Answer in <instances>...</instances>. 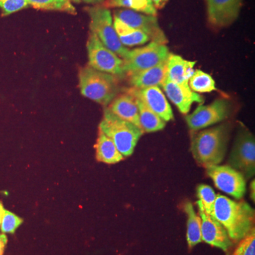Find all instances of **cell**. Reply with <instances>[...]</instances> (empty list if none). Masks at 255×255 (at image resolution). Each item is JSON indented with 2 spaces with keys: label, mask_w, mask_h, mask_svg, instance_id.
I'll use <instances>...</instances> for the list:
<instances>
[{
  "label": "cell",
  "mask_w": 255,
  "mask_h": 255,
  "mask_svg": "<svg viewBox=\"0 0 255 255\" xmlns=\"http://www.w3.org/2000/svg\"><path fill=\"white\" fill-rule=\"evenodd\" d=\"M206 173L219 190L241 200L246 192V179L239 171L229 165H214L206 168Z\"/></svg>",
  "instance_id": "cell-10"
},
{
  "label": "cell",
  "mask_w": 255,
  "mask_h": 255,
  "mask_svg": "<svg viewBox=\"0 0 255 255\" xmlns=\"http://www.w3.org/2000/svg\"><path fill=\"white\" fill-rule=\"evenodd\" d=\"M132 93L152 112L157 114L164 122L174 120L172 107L159 87H151L144 89L130 88Z\"/></svg>",
  "instance_id": "cell-14"
},
{
  "label": "cell",
  "mask_w": 255,
  "mask_h": 255,
  "mask_svg": "<svg viewBox=\"0 0 255 255\" xmlns=\"http://www.w3.org/2000/svg\"><path fill=\"white\" fill-rule=\"evenodd\" d=\"M106 7H122L142 14L157 16V9L151 0H107Z\"/></svg>",
  "instance_id": "cell-23"
},
{
  "label": "cell",
  "mask_w": 255,
  "mask_h": 255,
  "mask_svg": "<svg viewBox=\"0 0 255 255\" xmlns=\"http://www.w3.org/2000/svg\"><path fill=\"white\" fill-rule=\"evenodd\" d=\"M90 18V32L93 33L109 49L122 59L127 58L129 49L122 44L114 26L113 18L110 10L104 6L86 8Z\"/></svg>",
  "instance_id": "cell-5"
},
{
  "label": "cell",
  "mask_w": 255,
  "mask_h": 255,
  "mask_svg": "<svg viewBox=\"0 0 255 255\" xmlns=\"http://www.w3.org/2000/svg\"><path fill=\"white\" fill-rule=\"evenodd\" d=\"M217 194L214 189L206 184H200L196 189V196L199 200L196 204H199L208 214H212L215 201Z\"/></svg>",
  "instance_id": "cell-26"
},
{
  "label": "cell",
  "mask_w": 255,
  "mask_h": 255,
  "mask_svg": "<svg viewBox=\"0 0 255 255\" xmlns=\"http://www.w3.org/2000/svg\"><path fill=\"white\" fill-rule=\"evenodd\" d=\"M166 61L151 68L128 73L129 83L132 87L135 89H144L151 87H160L167 78Z\"/></svg>",
  "instance_id": "cell-17"
},
{
  "label": "cell",
  "mask_w": 255,
  "mask_h": 255,
  "mask_svg": "<svg viewBox=\"0 0 255 255\" xmlns=\"http://www.w3.org/2000/svg\"><path fill=\"white\" fill-rule=\"evenodd\" d=\"M169 54L166 45L150 41L145 46L129 50L127 58L123 60L124 71L130 73L152 68L165 62Z\"/></svg>",
  "instance_id": "cell-9"
},
{
  "label": "cell",
  "mask_w": 255,
  "mask_h": 255,
  "mask_svg": "<svg viewBox=\"0 0 255 255\" xmlns=\"http://www.w3.org/2000/svg\"><path fill=\"white\" fill-rule=\"evenodd\" d=\"M114 26L117 36L124 46H140L150 41L149 37L143 32L130 27L127 23L114 16Z\"/></svg>",
  "instance_id": "cell-20"
},
{
  "label": "cell",
  "mask_w": 255,
  "mask_h": 255,
  "mask_svg": "<svg viewBox=\"0 0 255 255\" xmlns=\"http://www.w3.org/2000/svg\"><path fill=\"white\" fill-rule=\"evenodd\" d=\"M137 103L139 111V122L142 132H154L163 130L167 122L152 112L138 98H137Z\"/></svg>",
  "instance_id": "cell-21"
},
{
  "label": "cell",
  "mask_w": 255,
  "mask_h": 255,
  "mask_svg": "<svg viewBox=\"0 0 255 255\" xmlns=\"http://www.w3.org/2000/svg\"><path fill=\"white\" fill-rule=\"evenodd\" d=\"M99 130L110 137L124 157L133 153L137 142L143 135L140 128L119 118L106 108Z\"/></svg>",
  "instance_id": "cell-4"
},
{
  "label": "cell",
  "mask_w": 255,
  "mask_h": 255,
  "mask_svg": "<svg viewBox=\"0 0 255 255\" xmlns=\"http://www.w3.org/2000/svg\"><path fill=\"white\" fill-rule=\"evenodd\" d=\"M87 49L89 66L117 78L125 75L123 59L106 47L92 32L87 40Z\"/></svg>",
  "instance_id": "cell-7"
},
{
  "label": "cell",
  "mask_w": 255,
  "mask_h": 255,
  "mask_svg": "<svg viewBox=\"0 0 255 255\" xmlns=\"http://www.w3.org/2000/svg\"><path fill=\"white\" fill-rule=\"evenodd\" d=\"M213 216L221 223L233 243H238L255 230V210L244 201H233L217 194Z\"/></svg>",
  "instance_id": "cell-1"
},
{
  "label": "cell",
  "mask_w": 255,
  "mask_h": 255,
  "mask_svg": "<svg viewBox=\"0 0 255 255\" xmlns=\"http://www.w3.org/2000/svg\"><path fill=\"white\" fill-rule=\"evenodd\" d=\"M23 222L22 219L18 217L16 214L10 212L8 210H5L4 216L0 225V230L4 234L5 233L14 234L15 231L22 224Z\"/></svg>",
  "instance_id": "cell-27"
},
{
  "label": "cell",
  "mask_w": 255,
  "mask_h": 255,
  "mask_svg": "<svg viewBox=\"0 0 255 255\" xmlns=\"http://www.w3.org/2000/svg\"><path fill=\"white\" fill-rule=\"evenodd\" d=\"M197 206L201 219L202 241L211 246L220 248L223 251H227L233 245L227 231L212 215L206 213L199 204H197Z\"/></svg>",
  "instance_id": "cell-13"
},
{
  "label": "cell",
  "mask_w": 255,
  "mask_h": 255,
  "mask_svg": "<svg viewBox=\"0 0 255 255\" xmlns=\"http://www.w3.org/2000/svg\"><path fill=\"white\" fill-rule=\"evenodd\" d=\"M75 2H84L89 4H99L104 2L105 0H71Z\"/></svg>",
  "instance_id": "cell-32"
},
{
  "label": "cell",
  "mask_w": 255,
  "mask_h": 255,
  "mask_svg": "<svg viewBox=\"0 0 255 255\" xmlns=\"http://www.w3.org/2000/svg\"><path fill=\"white\" fill-rule=\"evenodd\" d=\"M184 211L187 215V241L189 249L195 247L202 242L201 237V219L199 215L196 214L193 204L186 203Z\"/></svg>",
  "instance_id": "cell-22"
},
{
  "label": "cell",
  "mask_w": 255,
  "mask_h": 255,
  "mask_svg": "<svg viewBox=\"0 0 255 255\" xmlns=\"http://www.w3.org/2000/svg\"><path fill=\"white\" fill-rule=\"evenodd\" d=\"M208 21L213 27H227L236 21L242 0H206Z\"/></svg>",
  "instance_id": "cell-12"
},
{
  "label": "cell",
  "mask_w": 255,
  "mask_h": 255,
  "mask_svg": "<svg viewBox=\"0 0 255 255\" xmlns=\"http://www.w3.org/2000/svg\"><path fill=\"white\" fill-rule=\"evenodd\" d=\"M107 109L119 118L130 122L140 128L137 98L130 89L117 95Z\"/></svg>",
  "instance_id": "cell-16"
},
{
  "label": "cell",
  "mask_w": 255,
  "mask_h": 255,
  "mask_svg": "<svg viewBox=\"0 0 255 255\" xmlns=\"http://www.w3.org/2000/svg\"><path fill=\"white\" fill-rule=\"evenodd\" d=\"M189 88L196 93H209L217 90L211 75L201 70H194L189 80Z\"/></svg>",
  "instance_id": "cell-24"
},
{
  "label": "cell",
  "mask_w": 255,
  "mask_h": 255,
  "mask_svg": "<svg viewBox=\"0 0 255 255\" xmlns=\"http://www.w3.org/2000/svg\"><path fill=\"white\" fill-rule=\"evenodd\" d=\"M79 86L82 95L103 106L110 105L119 95L117 77L87 65L80 69Z\"/></svg>",
  "instance_id": "cell-3"
},
{
  "label": "cell",
  "mask_w": 255,
  "mask_h": 255,
  "mask_svg": "<svg viewBox=\"0 0 255 255\" xmlns=\"http://www.w3.org/2000/svg\"><path fill=\"white\" fill-rule=\"evenodd\" d=\"M95 147L96 159L98 162L114 164L119 163L124 159L114 142L100 130Z\"/></svg>",
  "instance_id": "cell-19"
},
{
  "label": "cell",
  "mask_w": 255,
  "mask_h": 255,
  "mask_svg": "<svg viewBox=\"0 0 255 255\" xmlns=\"http://www.w3.org/2000/svg\"><path fill=\"white\" fill-rule=\"evenodd\" d=\"M114 16L130 27L143 32L151 41L164 45L168 43L167 36L159 26L158 20L155 16L141 14L130 9H122L114 11Z\"/></svg>",
  "instance_id": "cell-11"
},
{
  "label": "cell",
  "mask_w": 255,
  "mask_h": 255,
  "mask_svg": "<svg viewBox=\"0 0 255 255\" xmlns=\"http://www.w3.org/2000/svg\"><path fill=\"white\" fill-rule=\"evenodd\" d=\"M228 165L241 172L246 179H251L255 175V136L241 124L228 159Z\"/></svg>",
  "instance_id": "cell-6"
},
{
  "label": "cell",
  "mask_w": 255,
  "mask_h": 255,
  "mask_svg": "<svg viewBox=\"0 0 255 255\" xmlns=\"http://www.w3.org/2000/svg\"><path fill=\"white\" fill-rule=\"evenodd\" d=\"M231 131V124L225 123L196 132L190 148L196 162L206 169L221 164L227 152Z\"/></svg>",
  "instance_id": "cell-2"
},
{
  "label": "cell",
  "mask_w": 255,
  "mask_h": 255,
  "mask_svg": "<svg viewBox=\"0 0 255 255\" xmlns=\"http://www.w3.org/2000/svg\"><path fill=\"white\" fill-rule=\"evenodd\" d=\"M233 105L231 100L219 98L208 105H199L193 113L186 116L188 127L192 131H198L221 123L232 114Z\"/></svg>",
  "instance_id": "cell-8"
},
{
  "label": "cell",
  "mask_w": 255,
  "mask_h": 255,
  "mask_svg": "<svg viewBox=\"0 0 255 255\" xmlns=\"http://www.w3.org/2000/svg\"><path fill=\"white\" fill-rule=\"evenodd\" d=\"M238 243L234 255H255V231Z\"/></svg>",
  "instance_id": "cell-29"
},
{
  "label": "cell",
  "mask_w": 255,
  "mask_h": 255,
  "mask_svg": "<svg viewBox=\"0 0 255 255\" xmlns=\"http://www.w3.org/2000/svg\"><path fill=\"white\" fill-rule=\"evenodd\" d=\"M167 98L177 107L182 114L189 113L193 104H202L204 99L199 94L193 92L189 85H179L166 78L161 87Z\"/></svg>",
  "instance_id": "cell-15"
},
{
  "label": "cell",
  "mask_w": 255,
  "mask_h": 255,
  "mask_svg": "<svg viewBox=\"0 0 255 255\" xmlns=\"http://www.w3.org/2000/svg\"><path fill=\"white\" fill-rule=\"evenodd\" d=\"M29 6L27 0H0L2 16H9Z\"/></svg>",
  "instance_id": "cell-28"
},
{
  "label": "cell",
  "mask_w": 255,
  "mask_h": 255,
  "mask_svg": "<svg viewBox=\"0 0 255 255\" xmlns=\"http://www.w3.org/2000/svg\"><path fill=\"white\" fill-rule=\"evenodd\" d=\"M251 198L255 201V180H253L251 184Z\"/></svg>",
  "instance_id": "cell-34"
},
{
  "label": "cell",
  "mask_w": 255,
  "mask_h": 255,
  "mask_svg": "<svg viewBox=\"0 0 255 255\" xmlns=\"http://www.w3.org/2000/svg\"><path fill=\"white\" fill-rule=\"evenodd\" d=\"M7 237L6 235L2 233L0 234V255H4L5 248H6V244H7Z\"/></svg>",
  "instance_id": "cell-30"
},
{
  "label": "cell",
  "mask_w": 255,
  "mask_h": 255,
  "mask_svg": "<svg viewBox=\"0 0 255 255\" xmlns=\"http://www.w3.org/2000/svg\"><path fill=\"white\" fill-rule=\"evenodd\" d=\"M151 1L156 9H162L168 2L169 0H151Z\"/></svg>",
  "instance_id": "cell-31"
},
{
  "label": "cell",
  "mask_w": 255,
  "mask_h": 255,
  "mask_svg": "<svg viewBox=\"0 0 255 255\" xmlns=\"http://www.w3.org/2000/svg\"><path fill=\"white\" fill-rule=\"evenodd\" d=\"M196 61L183 58L181 55L169 53L166 61L167 79L179 85H189V80L194 72Z\"/></svg>",
  "instance_id": "cell-18"
},
{
  "label": "cell",
  "mask_w": 255,
  "mask_h": 255,
  "mask_svg": "<svg viewBox=\"0 0 255 255\" xmlns=\"http://www.w3.org/2000/svg\"><path fill=\"white\" fill-rule=\"evenodd\" d=\"M5 209L2 204L0 202V225H1V221H2L3 216H4Z\"/></svg>",
  "instance_id": "cell-33"
},
{
  "label": "cell",
  "mask_w": 255,
  "mask_h": 255,
  "mask_svg": "<svg viewBox=\"0 0 255 255\" xmlns=\"http://www.w3.org/2000/svg\"><path fill=\"white\" fill-rule=\"evenodd\" d=\"M29 6L38 9L59 11L76 14V8L71 0H27Z\"/></svg>",
  "instance_id": "cell-25"
}]
</instances>
